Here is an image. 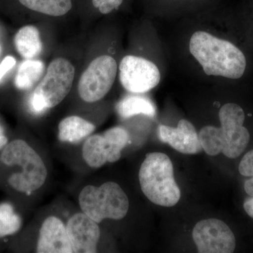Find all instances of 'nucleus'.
Listing matches in <instances>:
<instances>
[{
    "label": "nucleus",
    "mask_w": 253,
    "mask_h": 253,
    "mask_svg": "<svg viewBox=\"0 0 253 253\" xmlns=\"http://www.w3.org/2000/svg\"><path fill=\"white\" fill-rule=\"evenodd\" d=\"M141 191L153 204L163 207L175 206L181 191L174 180L172 161L163 153H151L145 158L139 173Z\"/></svg>",
    "instance_id": "20e7f679"
},
{
    "label": "nucleus",
    "mask_w": 253,
    "mask_h": 253,
    "mask_svg": "<svg viewBox=\"0 0 253 253\" xmlns=\"http://www.w3.org/2000/svg\"><path fill=\"white\" fill-rule=\"evenodd\" d=\"M240 174L249 178L245 181L244 189L246 194L253 198V149L245 155L239 164Z\"/></svg>",
    "instance_id": "aec40b11"
},
{
    "label": "nucleus",
    "mask_w": 253,
    "mask_h": 253,
    "mask_svg": "<svg viewBox=\"0 0 253 253\" xmlns=\"http://www.w3.org/2000/svg\"><path fill=\"white\" fill-rule=\"evenodd\" d=\"M9 141V138L5 134L4 127L1 126V123H0V151L4 149Z\"/></svg>",
    "instance_id": "5701e85b"
},
{
    "label": "nucleus",
    "mask_w": 253,
    "mask_h": 253,
    "mask_svg": "<svg viewBox=\"0 0 253 253\" xmlns=\"http://www.w3.org/2000/svg\"><path fill=\"white\" fill-rule=\"evenodd\" d=\"M123 1V0H92V4L101 14H108L113 10L118 9Z\"/></svg>",
    "instance_id": "412c9836"
},
{
    "label": "nucleus",
    "mask_w": 253,
    "mask_h": 253,
    "mask_svg": "<svg viewBox=\"0 0 253 253\" xmlns=\"http://www.w3.org/2000/svg\"><path fill=\"white\" fill-rule=\"evenodd\" d=\"M74 76L75 68L70 61L63 58L53 60L30 99L33 113L41 114L59 105L71 91Z\"/></svg>",
    "instance_id": "423d86ee"
},
{
    "label": "nucleus",
    "mask_w": 253,
    "mask_h": 253,
    "mask_svg": "<svg viewBox=\"0 0 253 253\" xmlns=\"http://www.w3.org/2000/svg\"><path fill=\"white\" fill-rule=\"evenodd\" d=\"M189 50L208 76L239 79L246 71L244 53L230 42L207 32L197 31L192 35Z\"/></svg>",
    "instance_id": "f03ea898"
},
{
    "label": "nucleus",
    "mask_w": 253,
    "mask_h": 253,
    "mask_svg": "<svg viewBox=\"0 0 253 253\" xmlns=\"http://www.w3.org/2000/svg\"><path fill=\"white\" fill-rule=\"evenodd\" d=\"M83 213L96 223L106 219L120 220L129 211V199L122 188L113 181L100 186H86L78 197Z\"/></svg>",
    "instance_id": "39448f33"
},
{
    "label": "nucleus",
    "mask_w": 253,
    "mask_h": 253,
    "mask_svg": "<svg viewBox=\"0 0 253 253\" xmlns=\"http://www.w3.org/2000/svg\"><path fill=\"white\" fill-rule=\"evenodd\" d=\"M245 211L253 219V198L246 200L244 204Z\"/></svg>",
    "instance_id": "b1692460"
},
{
    "label": "nucleus",
    "mask_w": 253,
    "mask_h": 253,
    "mask_svg": "<svg viewBox=\"0 0 253 253\" xmlns=\"http://www.w3.org/2000/svg\"><path fill=\"white\" fill-rule=\"evenodd\" d=\"M44 71V65L40 60L26 59L18 67L15 77V86L21 90L31 89L41 81Z\"/></svg>",
    "instance_id": "f3484780"
},
{
    "label": "nucleus",
    "mask_w": 253,
    "mask_h": 253,
    "mask_svg": "<svg viewBox=\"0 0 253 253\" xmlns=\"http://www.w3.org/2000/svg\"><path fill=\"white\" fill-rule=\"evenodd\" d=\"M94 125L79 116L64 118L59 125V139L63 142L77 144L95 130Z\"/></svg>",
    "instance_id": "4468645a"
},
{
    "label": "nucleus",
    "mask_w": 253,
    "mask_h": 253,
    "mask_svg": "<svg viewBox=\"0 0 253 253\" xmlns=\"http://www.w3.org/2000/svg\"><path fill=\"white\" fill-rule=\"evenodd\" d=\"M117 71V63L112 56L104 55L93 60L78 83L81 99L88 103L103 99L111 90Z\"/></svg>",
    "instance_id": "6e6552de"
},
{
    "label": "nucleus",
    "mask_w": 253,
    "mask_h": 253,
    "mask_svg": "<svg viewBox=\"0 0 253 253\" xmlns=\"http://www.w3.org/2000/svg\"><path fill=\"white\" fill-rule=\"evenodd\" d=\"M23 226V218L10 201L0 203V241L18 234Z\"/></svg>",
    "instance_id": "a211bd4d"
},
{
    "label": "nucleus",
    "mask_w": 253,
    "mask_h": 253,
    "mask_svg": "<svg viewBox=\"0 0 253 253\" xmlns=\"http://www.w3.org/2000/svg\"><path fill=\"white\" fill-rule=\"evenodd\" d=\"M1 45H0V56H1Z\"/></svg>",
    "instance_id": "393cba45"
},
{
    "label": "nucleus",
    "mask_w": 253,
    "mask_h": 253,
    "mask_svg": "<svg viewBox=\"0 0 253 253\" xmlns=\"http://www.w3.org/2000/svg\"><path fill=\"white\" fill-rule=\"evenodd\" d=\"M219 118L220 127L208 126L200 131L203 150L209 156L222 153L227 158L239 157L250 141L249 131L244 126V110L238 104L228 103L219 110Z\"/></svg>",
    "instance_id": "7ed1b4c3"
},
{
    "label": "nucleus",
    "mask_w": 253,
    "mask_h": 253,
    "mask_svg": "<svg viewBox=\"0 0 253 253\" xmlns=\"http://www.w3.org/2000/svg\"><path fill=\"white\" fill-rule=\"evenodd\" d=\"M14 44L18 54L26 59H33L41 54L42 50L41 34L38 28L26 26L17 32Z\"/></svg>",
    "instance_id": "2eb2a0df"
},
{
    "label": "nucleus",
    "mask_w": 253,
    "mask_h": 253,
    "mask_svg": "<svg viewBox=\"0 0 253 253\" xmlns=\"http://www.w3.org/2000/svg\"><path fill=\"white\" fill-rule=\"evenodd\" d=\"M46 177L42 159L24 139H12L0 151V185L10 193L31 194L44 185Z\"/></svg>",
    "instance_id": "f257e3e1"
},
{
    "label": "nucleus",
    "mask_w": 253,
    "mask_h": 253,
    "mask_svg": "<svg viewBox=\"0 0 253 253\" xmlns=\"http://www.w3.org/2000/svg\"><path fill=\"white\" fill-rule=\"evenodd\" d=\"M66 229L73 253H94L97 251L101 231L98 223L83 212L68 219Z\"/></svg>",
    "instance_id": "9b49d317"
},
{
    "label": "nucleus",
    "mask_w": 253,
    "mask_h": 253,
    "mask_svg": "<svg viewBox=\"0 0 253 253\" xmlns=\"http://www.w3.org/2000/svg\"><path fill=\"white\" fill-rule=\"evenodd\" d=\"M16 61L13 56H7L2 60L0 63V81L2 79L5 75L15 65Z\"/></svg>",
    "instance_id": "4be33fe9"
},
{
    "label": "nucleus",
    "mask_w": 253,
    "mask_h": 253,
    "mask_svg": "<svg viewBox=\"0 0 253 253\" xmlns=\"http://www.w3.org/2000/svg\"><path fill=\"white\" fill-rule=\"evenodd\" d=\"M193 239L199 253H232L236 249L234 233L217 219L200 221L194 226Z\"/></svg>",
    "instance_id": "9d476101"
},
{
    "label": "nucleus",
    "mask_w": 253,
    "mask_h": 253,
    "mask_svg": "<svg viewBox=\"0 0 253 253\" xmlns=\"http://www.w3.org/2000/svg\"><path fill=\"white\" fill-rule=\"evenodd\" d=\"M116 111L123 118L143 114L149 117L156 115V107L152 101L144 96H129L118 103Z\"/></svg>",
    "instance_id": "dca6fc26"
},
{
    "label": "nucleus",
    "mask_w": 253,
    "mask_h": 253,
    "mask_svg": "<svg viewBox=\"0 0 253 253\" xmlns=\"http://www.w3.org/2000/svg\"><path fill=\"white\" fill-rule=\"evenodd\" d=\"M120 81L131 93H146L161 81V73L155 63L135 56H125L120 63Z\"/></svg>",
    "instance_id": "1a4fd4ad"
},
{
    "label": "nucleus",
    "mask_w": 253,
    "mask_h": 253,
    "mask_svg": "<svg viewBox=\"0 0 253 253\" xmlns=\"http://www.w3.org/2000/svg\"><path fill=\"white\" fill-rule=\"evenodd\" d=\"M127 131L121 126L111 128L103 134L89 136L83 146V157L91 168L119 161L121 152L129 142Z\"/></svg>",
    "instance_id": "0eeeda50"
},
{
    "label": "nucleus",
    "mask_w": 253,
    "mask_h": 253,
    "mask_svg": "<svg viewBox=\"0 0 253 253\" xmlns=\"http://www.w3.org/2000/svg\"><path fill=\"white\" fill-rule=\"evenodd\" d=\"M158 134L161 141L181 154H196L203 150L197 131L187 120H180L176 127L160 126Z\"/></svg>",
    "instance_id": "ddd939ff"
},
{
    "label": "nucleus",
    "mask_w": 253,
    "mask_h": 253,
    "mask_svg": "<svg viewBox=\"0 0 253 253\" xmlns=\"http://www.w3.org/2000/svg\"><path fill=\"white\" fill-rule=\"evenodd\" d=\"M36 251L39 253H73L66 225L59 218L50 216L43 221Z\"/></svg>",
    "instance_id": "f8f14e48"
},
{
    "label": "nucleus",
    "mask_w": 253,
    "mask_h": 253,
    "mask_svg": "<svg viewBox=\"0 0 253 253\" xmlns=\"http://www.w3.org/2000/svg\"><path fill=\"white\" fill-rule=\"evenodd\" d=\"M28 9L52 16L67 14L72 8L71 0H19Z\"/></svg>",
    "instance_id": "6ab92c4d"
}]
</instances>
